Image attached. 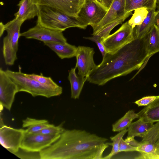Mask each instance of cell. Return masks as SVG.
I'll use <instances>...</instances> for the list:
<instances>
[{
    "label": "cell",
    "instance_id": "cell-1",
    "mask_svg": "<svg viewBox=\"0 0 159 159\" xmlns=\"http://www.w3.org/2000/svg\"><path fill=\"white\" fill-rule=\"evenodd\" d=\"M148 33L133 41L113 53H107L101 62L93 70L87 81L102 85L111 80L143 68L147 59Z\"/></svg>",
    "mask_w": 159,
    "mask_h": 159
},
{
    "label": "cell",
    "instance_id": "cell-2",
    "mask_svg": "<svg viewBox=\"0 0 159 159\" xmlns=\"http://www.w3.org/2000/svg\"><path fill=\"white\" fill-rule=\"evenodd\" d=\"M108 139L85 130L65 129L59 139L39 152L40 159H101Z\"/></svg>",
    "mask_w": 159,
    "mask_h": 159
},
{
    "label": "cell",
    "instance_id": "cell-3",
    "mask_svg": "<svg viewBox=\"0 0 159 159\" xmlns=\"http://www.w3.org/2000/svg\"><path fill=\"white\" fill-rule=\"evenodd\" d=\"M5 71L16 84L18 92H24L30 94L33 97L41 96L47 98L59 96L62 93L61 86L42 84L26 76L20 68L18 71H13L8 69Z\"/></svg>",
    "mask_w": 159,
    "mask_h": 159
},
{
    "label": "cell",
    "instance_id": "cell-4",
    "mask_svg": "<svg viewBox=\"0 0 159 159\" xmlns=\"http://www.w3.org/2000/svg\"><path fill=\"white\" fill-rule=\"evenodd\" d=\"M39 7L37 24L41 26L62 32L71 27L86 28L75 18L58 9L44 6L39 5Z\"/></svg>",
    "mask_w": 159,
    "mask_h": 159
},
{
    "label": "cell",
    "instance_id": "cell-5",
    "mask_svg": "<svg viewBox=\"0 0 159 159\" xmlns=\"http://www.w3.org/2000/svg\"><path fill=\"white\" fill-rule=\"evenodd\" d=\"M24 22L15 18L4 24L7 34L3 39L2 54L5 64L13 65L17 59L20 27Z\"/></svg>",
    "mask_w": 159,
    "mask_h": 159
},
{
    "label": "cell",
    "instance_id": "cell-6",
    "mask_svg": "<svg viewBox=\"0 0 159 159\" xmlns=\"http://www.w3.org/2000/svg\"><path fill=\"white\" fill-rule=\"evenodd\" d=\"M108 10L95 0H84L75 19L86 28L94 29L102 20Z\"/></svg>",
    "mask_w": 159,
    "mask_h": 159
},
{
    "label": "cell",
    "instance_id": "cell-7",
    "mask_svg": "<svg viewBox=\"0 0 159 159\" xmlns=\"http://www.w3.org/2000/svg\"><path fill=\"white\" fill-rule=\"evenodd\" d=\"M135 39L133 29L128 21L123 24L115 32L102 41L107 53H113Z\"/></svg>",
    "mask_w": 159,
    "mask_h": 159
},
{
    "label": "cell",
    "instance_id": "cell-8",
    "mask_svg": "<svg viewBox=\"0 0 159 159\" xmlns=\"http://www.w3.org/2000/svg\"><path fill=\"white\" fill-rule=\"evenodd\" d=\"M61 134L46 135L25 132L21 144L20 148L25 151L39 152L49 147L60 138Z\"/></svg>",
    "mask_w": 159,
    "mask_h": 159
},
{
    "label": "cell",
    "instance_id": "cell-9",
    "mask_svg": "<svg viewBox=\"0 0 159 159\" xmlns=\"http://www.w3.org/2000/svg\"><path fill=\"white\" fill-rule=\"evenodd\" d=\"M20 36L27 39H36L43 43L67 42L62 31L50 29L37 24L34 27L20 33Z\"/></svg>",
    "mask_w": 159,
    "mask_h": 159
},
{
    "label": "cell",
    "instance_id": "cell-10",
    "mask_svg": "<svg viewBox=\"0 0 159 159\" xmlns=\"http://www.w3.org/2000/svg\"><path fill=\"white\" fill-rule=\"evenodd\" d=\"M25 133V129H15L5 125L0 128V144L14 154L20 149Z\"/></svg>",
    "mask_w": 159,
    "mask_h": 159
},
{
    "label": "cell",
    "instance_id": "cell-11",
    "mask_svg": "<svg viewBox=\"0 0 159 159\" xmlns=\"http://www.w3.org/2000/svg\"><path fill=\"white\" fill-rule=\"evenodd\" d=\"M18 92L17 86L5 70L0 69V105L10 111L16 94Z\"/></svg>",
    "mask_w": 159,
    "mask_h": 159
},
{
    "label": "cell",
    "instance_id": "cell-12",
    "mask_svg": "<svg viewBox=\"0 0 159 159\" xmlns=\"http://www.w3.org/2000/svg\"><path fill=\"white\" fill-rule=\"evenodd\" d=\"M94 53L93 48L80 46L77 47L75 67L78 70L79 75L87 77L90 73L96 68L97 65L93 60Z\"/></svg>",
    "mask_w": 159,
    "mask_h": 159
},
{
    "label": "cell",
    "instance_id": "cell-13",
    "mask_svg": "<svg viewBox=\"0 0 159 159\" xmlns=\"http://www.w3.org/2000/svg\"><path fill=\"white\" fill-rule=\"evenodd\" d=\"M159 137V121L154 124L143 137L138 147L140 159H157L155 144Z\"/></svg>",
    "mask_w": 159,
    "mask_h": 159
},
{
    "label": "cell",
    "instance_id": "cell-14",
    "mask_svg": "<svg viewBox=\"0 0 159 159\" xmlns=\"http://www.w3.org/2000/svg\"><path fill=\"white\" fill-rule=\"evenodd\" d=\"M84 0H31L39 5L46 6L58 9L75 18Z\"/></svg>",
    "mask_w": 159,
    "mask_h": 159
},
{
    "label": "cell",
    "instance_id": "cell-15",
    "mask_svg": "<svg viewBox=\"0 0 159 159\" xmlns=\"http://www.w3.org/2000/svg\"><path fill=\"white\" fill-rule=\"evenodd\" d=\"M126 0H112L111 5L104 17L93 29L92 35H94L102 28L111 22L132 13H126Z\"/></svg>",
    "mask_w": 159,
    "mask_h": 159
},
{
    "label": "cell",
    "instance_id": "cell-16",
    "mask_svg": "<svg viewBox=\"0 0 159 159\" xmlns=\"http://www.w3.org/2000/svg\"><path fill=\"white\" fill-rule=\"evenodd\" d=\"M17 5L19 7V9L14 14L15 18L16 19L24 22L38 16L39 5L31 0H21Z\"/></svg>",
    "mask_w": 159,
    "mask_h": 159
},
{
    "label": "cell",
    "instance_id": "cell-17",
    "mask_svg": "<svg viewBox=\"0 0 159 159\" xmlns=\"http://www.w3.org/2000/svg\"><path fill=\"white\" fill-rule=\"evenodd\" d=\"M44 44L54 51L61 59L75 57L77 47L67 42H45Z\"/></svg>",
    "mask_w": 159,
    "mask_h": 159
},
{
    "label": "cell",
    "instance_id": "cell-18",
    "mask_svg": "<svg viewBox=\"0 0 159 159\" xmlns=\"http://www.w3.org/2000/svg\"><path fill=\"white\" fill-rule=\"evenodd\" d=\"M156 9V7L149 10L147 16L142 24L136 26L133 29V34L135 39L145 36L155 24V17L158 12Z\"/></svg>",
    "mask_w": 159,
    "mask_h": 159
},
{
    "label": "cell",
    "instance_id": "cell-19",
    "mask_svg": "<svg viewBox=\"0 0 159 159\" xmlns=\"http://www.w3.org/2000/svg\"><path fill=\"white\" fill-rule=\"evenodd\" d=\"M75 67L72 68L69 72L68 79L71 86V98L79 99L84 83L87 80V77H84L77 75Z\"/></svg>",
    "mask_w": 159,
    "mask_h": 159
},
{
    "label": "cell",
    "instance_id": "cell-20",
    "mask_svg": "<svg viewBox=\"0 0 159 159\" xmlns=\"http://www.w3.org/2000/svg\"><path fill=\"white\" fill-rule=\"evenodd\" d=\"M139 118L154 123L159 121V95L151 103L138 113Z\"/></svg>",
    "mask_w": 159,
    "mask_h": 159
},
{
    "label": "cell",
    "instance_id": "cell-21",
    "mask_svg": "<svg viewBox=\"0 0 159 159\" xmlns=\"http://www.w3.org/2000/svg\"><path fill=\"white\" fill-rule=\"evenodd\" d=\"M153 123L139 118L137 121L132 122L128 128L127 137L138 136L143 138L153 126Z\"/></svg>",
    "mask_w": 159,
    "mask_h": 159
},
{
    "label": "cell",
    "instance_id": "cell-22",
    "mask_svg": "<svg viewBox=\"0 0 159 159\" xmlns=\"http://www.w3.org/2000/svg\"><path fill=\"white\" fill-rule=\"evenodd\" d=\"M147 52L146 63L152 55L159 52V29L156 24L148 33Z\"/></svg>",
    "mask_w": 159,
    "mask_h": 159
},
{
    "label": "cell",
    "instance_id": "cell-23",
    "mask_svg": "<svg viewBox=\"0 0 159 159\" xmlns=\"http://www.w3.org/2000/svg\"><path fill=\"white\" fill-rule=\"evenodd\" d=\"M48 121L46 120H39L34 118L27 117L22 120V126L26 128L25 132L28 133H34L51 125Z\"/></svg>",
    "mask_w": 159,
    "mask_h": 159
},
{
    "label": "cell",
    "instance_id": "cell-24",
    "mask_svg": "<svg viewBox=\"0 0 159 159\" xmlns=\"http://www.w3.org/2000/svg\"><path fill=\"white\" fill-rule=\"evenodd\" d=\"M139 118L138 113L133 110L128 111L125 115L112 125V130L113 132H120L127 129L132 121L135 119Z\"/></svg>",
    "mask_w": 159,
    "mask_h": 159
},
{
    "label": "cell",
    "instance_id": "cell-25",
    "mask_svg": "<svg viewBox=\"0 0 159 159\" xmlns=\"http://www.w3.org/2000/svg\"><path fill=\"white\" fill-rule=\"evenodd\" d=\"M156 0H126L125 13H132L136 9L143 7L149 10L156 7Z\"/></svg>",
    "mask_w": 159,
    "mask_h": 159
},
{
    "label": "cell",
    "instance_id": "cell-26",
    "mask_svg": "<svg viewBox=\"0 0 159 159\" xmlns=\"http://www.w3.org/2000/svg\"><path fill=\"white\" fill-rule=\"evenodd\" d=\"M149 10L146 7L138 8L134 10L131 18L128 21L129 24L134 29L136 26L140 25L146 18Z\"/></svg>",
    "mask_w": 159,
    "mask_h": 159
},
{
    "label": "cell",
    "instance_id": "cell-27",
    "mask_svg": "<svg viewBox=\"0 0 159 159\" xmlns=\"http://www.w3.org/2000/svg\"><path fill=\"white\" fill-rule=\"evenodd\" d=\"M130 15V14H127L111 22L102 28L94 35H96L99 37L103 41L110 35L111 31L114 27L122 23Z\"/></svg>",
    "mask_w": 159,
    "mask_h": 159
},
{
    "label": "cell",
    "instance_id": "cell-28",
    "mask_svg": "<svg viewBox=\"0 0 159 159\" xmlns=\"http://www.w3.org/2000/svg\"><path fill=\"white\" fill-rule=\"evenodd\" d=\"M127 132L128 129H125L119 132L115 136L110 137V139L113 142L112 143H108V144L112 146L111 152L109 155L103 157L102 159H111L113 156L119 152V145L120 141L123 138V136Z\"/></svg>",
    "mask_w": 159,
    "mask_h": 159
},
{
    "label": "cell",
    "instance_id": "cell-29",
    "mask_svg": "<svg viewBox=\"0 0 159 159\" xmlns=\"http://www.w3.org/2000/svg\"><path fill=\"white\" fill-rule=\"evenodd\" d=\"M25 74L27 77L36 80L44 84L54 86L58 85L53 81L51 77L44 76L42 74L41 75H39L34 73L32 74L25 73Z\"/></svg>",
    "mask_w": 159,
    "mask_h": 159
},
{
    "label": "cell",
    "instance_id": "cell-30",
    "mask_svg": "<svg viewBox=\"0 0 159 159\" xmlns=\"http://www.w3.org/2000/svg\"><path fill=\"white\" fill-rule=\"evenodd\" d=\"M63 123L58 126L51 124L49 126L36 132L46 135H55L61 134L65 129L63 127Z\"/></svg>",
    "mask_w": 159,
    "mask_h": 159
},
{
    "label": "cell",
    "instance_id": "cell-31",
    "mask_svg": "<svg viewBox=\"0 0 159 159\" xmlns=\"http://www.w3.org/2000/svg\"><path fill=\"white\" fill-rule=\"evenodd\" d=\"M14 154L21 159H40L39 152H28L20 148Z\"/></svg>",
    "mask_w": 159,
    "mask_h": 159
},
{
    "label": "cell",
    "instance_id": "cell-32",
    "mask_svg": "<svg viewBox=\"0 0 159 159\" xmlns=\"http://www.w3.org/2000/svg\"><path fill=\"white\" fill-rule=\"evenodd\" d=\"M84 38L95 42L97 45L102 55V57L105 56L107 53L102 43V40L101 38L97 35H93L91 37H84Z\"/></svg>",
    "mask_w": 159,
    "mask_h": 159
},
{
    "label": "cell",
    "instance_id": "cell-33",
    "mask_svg": "<svg viewBox=\"0 0 159 159\" xmlns=\"http://www.w3.org/2000/svg\"><path fill=\"white\" fill-rule=\"evenodd\" d=\"M133 151L138 152V148L132 146L128 144L122 138L119 144V152H121Z\"/></svg>",
    "mask_w": 159,
    "mask_h": 159
},
{
    "label": "cell",
    "instance_id": "cell-34",
    "mask_svg": "<svg viewBox=\"0 0 159 159\" xmlns=\"http://www.w3.org/2000/svg\"><path fill=\"white\" fill-rule=\"evenodd\" d=\"M156 98V96H147L136 101L134 103L139 106H147L152 102Z\"/></svg>",
    "mask_w": 159,
    "mask_h": 159
},
{
    "label": "cell",
    "instance_id": "cell-35",
    "mask_svg": "<svg viewBox=\"0 0 159 159\" xmlns=\"http://www.w3.org/2000/svg\"><path fill=\"white\" fill-rule=\"evenodd\" d=\"M134 138V136L127 137L125 140L128 144L138 148L139 145V142L135 140Z\"/></svg>",
    "mask_w": 159,
    "mask_h": 159
},
{
    "label": "cell",
    "instance_id": "cell-36",
    "mask_svg": "<svg viewBox=\"0 0 159 159\" xmlns=\"http://www.w3.org/2000/svg\"><path fill=\"white\" fill-rule=\"evenodd\" d=\"M100 4L108 10L112 0H95Z\"/></svg>",
    "mask_w": 159,
    "mask_h": 159
},
{
    "label": "cell",
    "instance_id": "cell-37",
    "mask_svg": "<svg viewBox=\"0 0 159 159\" xmlns=\"http://www.w3.org/2000/svg\"><path fill=\"white\" fill-rule=\"evenodd\" d=\"M155 152L157 159H159V137L155 144Z\"/></svg>",
    "mask_w": 159,
    "mask_h": 159
},
{
    "label": "cell",
    "instance_id": "cell-38",
    "mask_svg": "<svg viewBox=\"0 0 159 159\" xmlns=\"http://www.w3.org/2000/svg\"><path fill=\"white\" fill-rule=\"evenodd\" d=\"M0 37H1L5 30L4 24L2 22L0 23Z\"/></svg>",
    "mask_w": 159,
    "mask_h": 159
},
{
    "label": "cell",
    "instance_id": "cell-39",
    "mask_svg": "<svg viewBox=\"0 0 159 159\" xmlns=\"http://www.w3.org/2000/svg\"><path fill=\"white\" fill-rule=\"evenodd\" d=\"M155 24L157 25L159 29V12L155 16Z\"/></svg>",
    "mask_w": 159,
    "mask_h": 159
},
{
    "label": "cell",
    "instance_id": "cell-40",
    "mask_svg": "<svg viewBox=\"0 0 159 159\" xmlns=\"http://www.w3.org/2000/svg\"><path fill=\"white\" fill-rule=\"evenodd\" d=\"M156 9L157 12H159V0H156Z\"/></svg>",
    "mask_w": 159,
    "mask_h": 159
}]
</instances>
